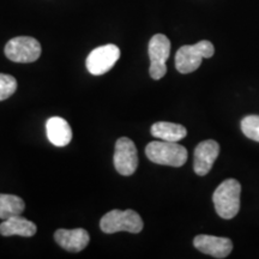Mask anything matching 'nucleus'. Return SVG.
Wrapping results in <instances>:
<instances>
[{
    "label": "nucleus",
    "instance_id": "4",
    "mask_svg": "<svg viewBox=\"0 0 259 259\" xmlns=\"http://www.w3.org/2000/svg\"><path fill=\"white\" fill-rule=\"evenodd\" d=\"M215 48L210 41L203 40L196 45H186L180 47L176 54V67L180 73H191L202 64L203 59L211 58Z\"/></svg>",
    "mask_w": 259,
    "mask_h": 259
},
{
    "label": "nucleus",
    "instance_id": "15",
    "mask_svg": "<svg viewBox=\"0 0 259 259\" xmlns=\"http://www.w3.org/2000/svg\"><path fill=\"white\" fill-rule=\"evenodd\" d=\"M24 209L25 203L18 196L0 193V219L2 220L22 215Z\"/></svg>",
    "mask_w": 259,
    "mask_h": 259
},
{
    "label": "nucleus",
    "instance_id": "6",
    "mask_svg": "<svg viewBox=\"0 0 259 259\" xmlns=\"http://www.w3.org/2000/svg\"><path fill=\"white\" fill-rule=\"evenodd\" d=\"M170 56V41L166 35L156 34L149 42V58H150V77L153 79L163 78L167 73L166 61Z\"/></svg>",
    "mask_w": 259,
    "mask_h": 259
},
{
    "label": "nucleus",
    "instance_id": "5",
    "mask_svg": "<svg viewBox=\"0 0 259 259\" xmlns=\"http://www.w3.org/2000/svg\"><path fill=\"white\" fill-rule=\"evenodd\" d=\"M5 56L15 63H34L41 56V45L30 36L14 37L6 44Z\"/></svg>",
    "mask_w": 259,
    "mask_h": 259
},
{
    "label": "nucleus",
    "instance_id": "3",
    "mask_svg": "<svg viewBox=\"0 0 259 259\" xmlns=\"http://www.w3.org/2000/svg\"><path fill=\"white\" fill-rule=\"evenodd\" d=\"M143 220L135 210H112L102 216L100 221V228L106 234H113L116 232H128L138 234L143 231Z\"/></svg>",
    "mask_w": 259,
    "mask_h": 259
},
{
    "label": "nucleus",
    "instance_id": "10",
    "mask_svg": "<svg viewBox=\"0 0 259 259\" xmlns=\"http://www.w3.org/2000/svg\"><path fill=\"white\" fill-rule=\"evenodd\" d=\"M193 245L198 251L219 259L228 257L233 250L231 239L206 234L197 235L193 240Z\"/></svg>",
    "mask_w": 259,
    "mask_h": 259
},
{
    "label": "nucleus",
    "instance_id": "1",
    "mask_svg": "<svg viewBox=\"0 0 259 259\" xmlns=\"http://www.w3.org/2000/svg\"><path fill=\"white\" fill-rule=\"evenodd\" d=\"M241 185L238 180L227 179L220 184L212 194V202L220 218L231 220L240 210Z\"/></svg>",
    "mask_w": 259,
    "mask_h": 259
},
{
    "label": "nucleus",
    "instance_id": "11",
    "mask_svg": "<svg viewBox=\"0 0 259 259\" xmlns=\"http://www.w3.org/2000/svg\"><path fill=\"white\" fill-rule=\"evenodd\" d=\"M54 240L60 247L69 252H80L87 247L90 241L89 233L83 228L58 229L54 233Z\"/></svg>",
    "mask_w": 259,
    "mask_h": 259
},
{
    "label": "nucleus",
    "instance_id": "8",
    "mask_svg": "<svg viewBox=\"0 0 259 259\" xmlns=\"http://www.w3.org/2000/svg\"><path fill=\"white\" fill-rule=\"evenodd\" d=\"M114 167L119 174L130 177L138 167L137 148L134 142L127 137H121L116 141L114 151Z\"/></svg>",
    "mask_w": 259,
    "mask_h": 259
},
{
    "label": "nucleus",
    "instance_id": "7",
    "mask_svg": "<svg viewBox=\"0 0 259 259\" xmlns=\"http://www.w3.org/2000/svg\"><path fill=\"white\" fill-rule=\"evenodd\" d=\"M120 58V50L115 45H105L90 52L87 58V69L94 76H101L112 70Z\"/></svg>",
    "mask_w": 259,
    "mask_h": 259
},
{
    "label": "nucleus",
    "instance_id": "17",
    "mask_svg": "<svg viewBox=\"0 0 259 259\" xmlns=\"http://www.w3.org/2000/svg\"><path fill=\"white\" fill-rule=\"evenodd\" d=\"M17 90V80L14 76L0 73V101L9 99Z\"/></svg>",
    "mask_w": 259,
    "mask_h": 259
},
{
    "label": "nucleus",
    "instance_id": "13",
    "mask_svg": "<svg viewBox=\"0 0 259 259\" xmlns=\"http://www.w3.org/2000/svg\"><path fill=\"white\" fill-rule=\"evenodd\" d=\"M37 232V227L34 222L22 218L21 215L12 216L0 225V234L3 236L19 235L24 238H30Z\"/></svg>",
    "mask_w": 259,
    "mask_h": 259
},
{
    "label": "nucleus",
    "instance_id": "16",
    "mask_svg": "<svg viewBox=\"0 0 259 259\" xmlns=\"http://www.w3.org/2000/svg\"><path fill=\"white\" fill-rule=\"evenodd\" d=\"M241 131L247 138L259 142V115L245 116L241 120Z\"/></svg>",
    "mask_w": 259,
    "mask_h": 259
},
{
    "label": "nucleus",
    "instance_id": "12",
    "mask_svg": "<svg viewBox=\"0 0 259 259\" xmlns=\"http://www.w3.org/2000/svg\"><path fill=\"white\" fill-rule=\"evenodd\" d=\"M46 134L51 143L56 147H66L72 139L71 126L60 116H53L48 119L46 122Z\"/></svg>",
    "mask_w": 259,
    "mask_h": 259
},
{
    "label": "nucleus",
    "instance_id": "2",
    "mask_svg": "<svg viewBox=\"0 0 259 259\" xmlns=\"http://www.w3.org/2000/svg\"><path fill=\"white\" fill-rule=\"evenodd\" d=\"M145 155L151 162L170 167H181L187 161V150L178 142L154 141L145 148Z\"/></svg>",
    "mask_w": 259,
    "mask_h": 259
},
{
    "label": "nucleus",
    "instance_id": "14",
    "mask_svg": "<svg viewBox=\"0 0 259 259\" xmlns=\"http://www.w3.org/2000/svg\"><path fill=\"white\" fill-rule=\"evenodd\" d=\"M151 135L166 142H179L187 135L185 126L168 121H158L151 126Z\"/></svg>",
    "mask_w": 259,
    "mask_h": 259
},
{
    "label": "nucleus",
    "instance_id": "9",
    "mask_svg": "<svg viewBox=\"0 0 259 259\" xmlns=\"http://www.w3.org/2000/svg\"><path fill=\"white\" fill-rule=\"evenodd\" d=\"M220 144L216 141H203L194 149L193 169L197 176L204 177L211 170L213 162L219 157Z\"/></svg>",
    "mask_w": 259,
    "mask_h": 259
}]
</instances>
